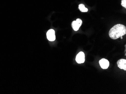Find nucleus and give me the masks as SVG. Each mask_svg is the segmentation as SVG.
<instances>
[{
	"label": "nucleus",
	"mask_w": 126,
	"mask_h": 94,
	"mask_svg": "<svg viewBox=\"0 0 126 94\" xmlns=\"http://www.w3.org/2000/svg\"><path fill=\"white\" fill-rule=\"evenodd\" d=\"M76 62L79 64L83 63L85 61V55L83 52H80L77 54L76 58Z\"/></svg>",
	"instance_id": "obj_3"
},
{
	"label": "nucleus",
	"mask_w": 126,
	"mask_h": 94,
	"mask_svg": "<svg viewBox=\"0 0 126 94\" xmlns=\"http://www.w3.org/2000/svg\"><path fill=\"white\" fill-rule=\"evenodd\" d=\"M126 34V27L122 24H117L114 26L110 31V37L113 40H116Z\"/></svg>",
	"instance_id": "obj_1"
},
{
	"label": "nucleus",
	"mask_w": 126,
	"mask_h": 94,
	"mask_svg": "<svg viewBox=\"0 0 126 94\" xmlns=\"http://www.w3.org/2000/svg\"><path fill=\"white\" fill-rule=\"evenodd\" d=\"M121 5L122 7L126 8V0H122Z\"/></svg>",
	"instance_id": "obj_8"
},
{
	"label": "nucleus",
	"mask_w": 126,
	"mask_h": 94,
	"mask_svg": "<svg viewBox=\"0 0 126 94\" xmlns=\"http://www.w3.org/2000/svg\"><path fill=\"white\" fill-rule=\"evenodd\" d=\"M82 24V21L80 19H77L76 21L72 22L71 26L73 29L75 31H77L79 30L80 27L81 26Z\"/></svg>",
	"instance_id": "obj_2"
},
{
	"label": "nucleus",
	"mask_w": 126,
	"mask_h": 94,
	"mask_svg": "<svg viewBox=\"0 0 126 94\" xmlns=\"http://www.w3.org/2000/svg\"><path fill=\"white\" fill-rule=\"evenodd\" d=\"M79 9L82 12H87L88 11V9L85 7L83 4H80L79 5Z\"/></svg>",
	"instance_id": "obj_7"
},
{
	"label": "nucleus",
	"mask_w": 126,
	"mask_h": 94,
	"mask_svg": "<svg viewBox=\"0 0 126 94\" xmlns=\"http://www.w3.org/2000/svg\"><path fill=\"white\" fill-rule=\"evenodd\" d=\"M118 67L121 69L126 71V60L124 59L119 60L117 62Z\"/></svg>",
	"instance_id": "obj_6"
},
{
	"label": "nucleus",
	"mask_w": 126,
	"mask_h": 94,
	"mask_svg": "<svg viewBox=\"0 0 126 94\" xmlns=\"http://www.w3.org/2000/svg\"><path fill=\"white\" fill-rule=\"evenodd\" d=\"M99 63L101 68L103 69H107L109 66V62L106 59H102L100 60Z\"/></svg>",
	"instance_id": "obj_5"
},
{
	"label": "nucleus",
	"mask_w": 126,
	"mask_h": 94,
	"mask_svg": "<svg viewBox=\"0 0 126 94\" xmlns=\"http://www.w3.org/2000/svg\"><path fill=\"white\" fill-rule=\"evenodd\" d=\"M55 31L53 29H50L47 33V39L49 41H54L56 40Z\"/></svg>",
	"instance_id": "obj_4"
},
{
	"label": "nucleus",
	"mask_w": 126,
	"mask_h": 94,
	"mask_svg": "<svg viewBox=\"0 0 126 94\" xmlns=\"http://www.w3.org/2000/svg\"><path fill=\"white\" fill-rule=\"evenodd\" d=\"M121 39H123V37L122 36H121Z\"/></svg>",
	"instance_id": "obj_9"
}]
</instances>
